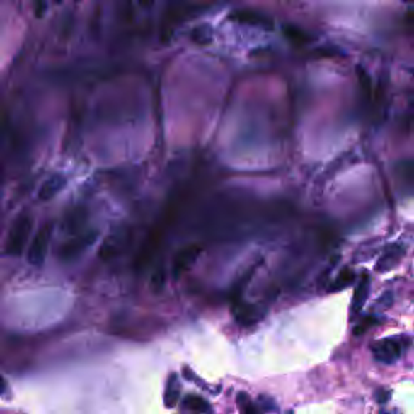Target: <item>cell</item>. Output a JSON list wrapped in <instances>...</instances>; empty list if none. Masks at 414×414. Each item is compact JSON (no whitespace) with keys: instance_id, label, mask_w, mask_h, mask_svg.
<instances>
[{"instance_id":"cell-7","label":"cell","mask_w":414,"mask_h":414,"mask_svg":"<svg viewBox=\"0 0 414 414\" xmlns=\"http://www.w3.org/2000/svg\"><path fill=\"white\" fill-rule=\"evenodd\" d=\"M395 177L396 185L401 191V195H410L413 190V181H414V168L411 161H403L395 167Z\"/></svg>"},{"instance_id":"cell-1","label":"cell","mask_w":414,"mask_h":414,"mask_svg":"<svg viewBox=\"0 0 414 414\" xmlns=\"http://www.w3.org/2000/svg\"><path fill=\"white\" fill-rule=\"evenodd\" d=\"M31 229H33L31 214L21 212L18 217L13 220V224H11L8 230L7 243H5V254H7V256L15 258L21 256L23 251H25L28 238L31 235Z\"/></svg>"},{"instance_id":"cell-26","label":"cell","mask_w":414,"mask_h":414,"mask_svg":"<svg viewBox=\"0 0 414 414\" xmlns=\"http://www.w3.org/2000/svg\"><path fill=\"white\" fill-rule=\"evenodd\" d=\"M75 2H83V0H75Z\"/></svg>"},{"instance_id":"cell-20","label":"cell","mask_w":414,"mask_h":414,"mask_svg":"<svg viewBox=\"0 0 414 414\" xmlns=\"http://www.w3.org/2000/svg\"><path fill=\"white\" fill-rule=\"evenodd\" d=\"M258 406L260 413H268V411H277V405L275 401L270 398L268 395H259L258 396Z\"/></svg>"},{"instance_id":"cell-21","label":"cell","mask_w":414,"mask_h":414,"mask_svg":"<svg viewBox=\"0 0 414 414\" xmlns=\"http://www.w3.org/2000/svg\"><path fill=\"white\" fill-rule=\"evenodd\" d=\"M377 319L374 316H367V317H364V319H362L358 326L355 327V335H362V333H364L367 328L369 327H372V326H376L377 324Z\"/></svg>"},{"instance_id":"cell-23","label":"cell","mask_w":414,"mask_h":414,"mask_svg":"<svg viewBox=\"0 0 414 414\" xmlns=\"http://www.w3.org/2000/svg\"><path fill=\"white\" fill-rule=\"evenodd\" d=\"M139 4L143 5V7H146V8H151L152 5L156 4V0H139Z\"/></svg>"},{"instance_id":"cell-6","label":"cell","mask_w":414,"mask_h":414,"mask_svg":"<svg viewBox=\"0 0 414 414\" xmlns=\"http://www.w3.org/2000/svg\"><path fill=\"white\" fill-rule=\"evenodd\" d=\"M201 254V246L200 245H188L181 248L180 251L175 254L172 260V275L173 279H180L185 272H188L192 264L196 263V259L200 258Z\"/></svg>"},{"instance_id":"cell-22","label":"cell","mask_w":414,"mask_h":414,"mask_svg":"<svg viewBox=\"0 0 414 414\" xmlns=\"http://www.w3.org/2000/svg\"><path fill=\"white\" fill-rule=\"evenodd\" d=\"M49 7V0H33V10H34V15H36V18H42L45 15V11H47Z\"/></svg>"},{"instance_id":"cell-14","label":"cell","mask_w":414,"mask_h":414,"mask_svg":"<svg viewBox=\"0 0 414 414\" xmlns=\"http://www.w3.org/2000/svg\"><path fill=\"white\" fill-rule=\"evenodd\" d=\"M283 36H285L288 41L292 44L298 45V47H303V45L309 44L313 39L308 33H306L301 26L298 25H292V23H288V25H283Z\"/></svg>"},{"instance_id":"cell-12","label":"cell","mask_w":414,"mask_h":414,"mask_svg":"<svg viewBox=\"0 0 414 414\" xmlns=\"http://www.w3.org/2000/svg\"><path fill=\"white\" fill-rule=\"evenodd\" d=\"M369 290H371V279H369V275L364 274L361 277L358 285H356V290L353 294V303H351V311H353V313H360V311L362 309V306H364L367 301V297H369Z\"/></svg>"},{"instance_id":"cell-15","label":"cell","mask_w":414,"mask_h":414,"mask_svg":"<svg viewBox=\"0 0 414 414\" xmlns=\"http://www.w3.org/2000/svg\"><path fill=\"white\" fill-rule=\"evenodd\" d=\"M181 408H183L185 411H190V413H195V414H202V413L212 411L209 401L204 400L202 396L195 395V393L183 396V400H181Z\"/></svg>"},{"instance_id":"cell-8","label":"cell","mask_w":414,"mask_h":414,"mask_svg":"<svg viewBox=\"0 0 414 414\" xmlns=\"http://www.w3.org/2000/svg\"><path fill=\"white\" fill-rule=\"evenodd\" d=\"M405 254V248L400 246V245H390L387 249H385L384 254L381 256V259L377 260V265H376V270L377 272H389L395 269L398 263L403 258Z\"/></svg>"},{"instance_id":"cell-4","label":"cell","mask_w":414,"mask_h":414,"mask_svg":"<svg viewBox=\"0 0 414 414\" xmlns=\"http://www.w3.org/2000/svg\"><path fill=\"white\" fill-rule=\"evenodd\" d=\"M50 236H52V224L47 222L38 230V234L34 235V238L30 243V248H28L26 258H28V263H30L31 265L39 268V265L44 264L45 258H47Z\"/></svg>"},{"instance_id":"cell-10","label":"cell","mask_w":414,"mask_h":414,"mask_svg":"<svg viewBox=\"0 0 414 414\" xmlns=\"http://www.w3.org/2000/svg\"><path fill=\"white\" fill-rule=\"evenodd\" d=\"M65 178L62 175H52L41 185V188L38 191V197L41 201H49L55 197L59 192L65 188Z\"/></svg>"},{"instance_id":"cell-3","label":"cell","mask_w":414,"mask_h":414,"mask_svg":"<svg viewBox=\"0 0 414 414\" xmlns=\"http://www.w3.org/2000/svg\"><path fill=\"white\" fill-rule=\"evenodd\" d=\"M406 348V340L400 337H390L379 340L372 345V355L379 362H384V364H393V362L398 361L403 355Z\"/></svg>"},{"instance_id":"cell-16","label":"cell","mask_w":414,"mask_h":414,"mask_svg":"<svg viewBox=\"0 0 414 414\" xmlns=\"http://www.w3.org/2000/svg\"><path fill=\"white\" fill-rule=\"evenodd\" d=\"M236 406L240 410V414H260L259 406L245 392H240L236 395Z\"/></svg>"},{"instance_id":"cell-18","label":"cell","mask_w":414,"mask_h":414,"mask_svg":"<svg viewBox=\"0 0 414 414\" xmlns=\"http://www.w3.org/2000/svg\"><path fill=\"white\" fill-rule=\"evenodd\" d=\"M355 282V272L351 270L350 268H347V269H343L342 272H340V274L337 275V279H335V282H333V285H332V292H338V290H343V288H347V287H350L351 283Z\"/></svg>"},{"instance_id":"cell-9","label":"cell","mask_w":414,"mask_h":414,"mask_svg":"<svg viewBox=\"0 0 414 414\" xmlns=\"http://www.w3.org/2000/svg\"><path fill=\"white\" fill-rule=\"evenodd\" d=\"M231 311H234L235 314V319L240 322L241 326H251L256 322L258 319H260L259 317V313L256 308H253L251 304H248L243 301V299L236 298L234 301V308H231Z\"/></svg>"},{"instance_id":"cell-19","label":"cell","mask_w":414,"mask_h":414,"mask_svg":"<svg viewBox=\"0 0 414 414\" xmlns=\"http://www.w3.org/2000/svg\"><path fill=\"white\" fill-rule=\"evenodd\" d=\"M167 279V274L163 268H159L154 274H152V279H151V288L154 293H161L163 290V287H166V280Z\"/></svg>"},{"instance_id":"cell-11","label":"cell","mask_w":414,"mask_h":414,"mask_svg":"<svg viewBox=\"0 0 414 414\" xmlns=\"http://www.w3.org/2000/svg\"><path fill=\"white\" fill-rule=\"evenodd\" d=\"M181 396V384L180 379L175 372H172L167 379V385H166V392H163V405L168 410H172L178 405Z\"/></svg>"},{"instance_id":"cell-13","label":"cell","mask_w":414,"mask_h":414,"mask_svg":"<svg viewBox=\"0 0 414 414\" xmlns=\"http://www.w3.org/2000/svg\"><path fill=\"white\" fill-rule=\"evenodd\" d=\"M88 212L86 209L83 207H75L73 211L67 212L64 219V229H67L70 234H76V231H81L83 225L86 224Z\"/></svg>"},{"instance_id":"cell-2","label":"cell","mask_w":414,"mask_h":414,"mask_svg":"<svg viewBox=\"0 0 414 414\" xmlns=\"http://www.w3.org/2000/svg\"><path fill=\"white\" fill-rule=\"evenodd\" d=\"M98 236H99L98 230L79 231L75 238H71L70 241L64 243V245L59 248V259L62 263H71V260H75L79 254L86 251L91 245H94Z\"/></svg>"},{"instance_id":"cell-5","label":"cell","mask_w":414,"mask_h":414,"mask_svg":"<svg viewBox=\"0 0 414 414\" xmlns=\"http://www.w3.org/2000/svg\"><path fill=\"white\" fill-rule=\"evenodd\" d=\"M229 18L240 25L264 28V30H272L274 28V18L265 15L264 11H259L256 8H236L230 13Z\"/></svg>"},{"instance_id":"cell-25","label":"cell","mask_w":414,"mask_h":414,"mask_svg":"<svg viewBox=\"0 0 414 414\" xmlns=\"http://www.w3.org/2000/svg\"><path fill=\"white\" fill-rule=\"evenodd\" d=\"M54 2H55L57 5H60V4H64V0H54Z\"/></svg>"},{"instance_id":"cell-17","label":"cell","mask_w":414,"mask_h":414,"mask_svg":"<svg viewBox=\"0 0 414 414\" xmlns=\"http://www.w3.org/2000/svg\"><path fill=\"white\" fill-rule=\"evenodd\" d=\"M190 39L191 42H195L197 45H207L212 41V33L207 26H196L195 30L190 33Z\"/></svg>"},{"instance_id":"cell-24","label":"cell","mask_w":414,"mask_h":414,"mask_svg":"<svg viewBox=\"0 0 414 414\" xmlns=\"http://www.w3.org/2000/svg\"><path fill=\"white\" fill-rule=\"evenodd\" d=\"M188 0H170V4L172 5H185Z\"/></svg>"}]
</instances>
